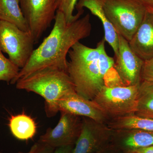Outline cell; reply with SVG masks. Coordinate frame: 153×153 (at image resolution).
Returning a JSON list of instances; mask_svg holds the SVG:
<instances>
[{"mask_svg": "<svg viewBox=\"0 0 153 153\" xmlns=\"http://www.w3.org/2000/svg\"><path fill=\"white\" fill-rule=\"evenodd\" d=\"M103 9L117 34L128 42L136 33L147 13L139 0H104Z\"/></svg>", "mask_w": 153, "mask_h": 153, "instance_id": "4", "label": "cell"}, {"mask_svg": "<svg viewBox=\"0 0 153 153\" xmlns=\"http://www.w3.org/2000/svg\"><path fill=\"white\" fill-rule=\"evenodd\" d=\"M119 139L114 146L124 153H132L141 148L153 145V132L131 130Z\"/></svg>", "mask_w": 153, "mask_h": 153, "instance_id": "14", "label": "cell"}, {"mask_svg": "<svg viewBox=\"0 0 153 153\" xmlns=\"http://www.w3.org/2000/svg\"><path fill=\"white\" fill-rule=\"evenodd\" d=\"M119 36V52L114 69L125 86L139 85L144 61L132 50L128 41Z\"/></svg>", "mask_w": 153, "mask_h": 153, "instance_id": "9", "label": "cell"}, {"mask_svg": "<svg viewBox=\"0 0 153 153\" xmlns=\"http://www.w3.org/2000/svg\"><path fill=\"white\" fill-rule=\"evenodd\" d=\"M20 70L19 67L4 55L0 49V81H5L10 84L16 77Z\"/></svg>", "mask_w": 153, "mask_h": 153, "instance_id": "19", "label": "cell"}, {"mask_svg": "<svg viewBox=\"0 0 153 153\" xmlns=\"http://www.w3.org/2000/svg\"><path fill=\"white\" fill-rule=\"evenodd\" d=\"M134 114L153 119V82L143 81L140 84Z\"/></svg>", "mask_w": 153, "mask_h": 153, "instance_id": "18", "label": "cell"}, {"mask_svg": "<svg viewBox=\"0 0 153 153\" xmlns=\"http://www.w3.org/2000/svg\"><path fill=\"white\" fill-rule=\"evenodd\" d=\"M57 0H20V7L35 44L55 20Z\"/></svg>", "mask_w": 153, "mask_h": 153, "instance_id": "7", "label": "cell"}, {"mask_svg": "<svg viewBox=\"0 0 153 153\" xmlns=\"http://www.w3.org/2000/svg\"><path fill=\"white\" fill-rule=\"evenodd\" d=\"M110 129L118 131L142 130L153 132V119L137 116L134 114L115 118L108 126Z\"/></svg>", "mask_w": 153, "mask_h": 153, "instance_id": "17", "label": "cell"}, {"mask_svg": "<svg viewBox=\"0 0 153 153\" xmlns=\"http://www.w3.org/2000/svg\"><path fill=\"white\" fill-rule=\"evenodd\" d=\"M59 111H64L79 117L90 119L103 124L108 117L92 100L84 98L76 91L68 93L57 102Z\"/></svg>", "mask_w": 153, "mask_h": 153, "instance_id": "11", "label": "cell"}, {"mask_svg": "<svg viewBox=\"0 0 153 153\" xmlns=\"http://www.w3.org/2000/svg\"><path fill=\"white\" fill-rule=\"evenodd\" d=\"M141 78L142 81L153 82V57L144 62Z\"/></svg>", "mask_w": 153, "mask_h": 153, "instance_id": "21", "label": "cell"}, {"mask_svg": "<svg viewBox=\"0 0 153 153\" xmlns=\"http://www.w3.org/2000/svg\"><path fill=\"white\" fill-rule=\"evenodd\" d=\"M139 85L104 86L92 100L108 117L115 118L134 114Z\"/></svg>", "mask_w": 153, "mask_h": 153, "instance_id": "6", "label": "cell"}, {"mask_svg": "<svg viewBox=\"0 0 153 153\" xmlns=\"http://www.w3.org/2000/svg\"><path fill=\"white\" fill-rule=\"evenodd\" d=\"M111 136L108 127L83 117L81 131L72 153L97 152L108 145Z\"/></svg>", "mask_w": 153, "mask_h": 153, "instance_id": "10", "label": "cell"}, {"mask_svg": "<svg viewBox=\"0 0 153 153\" xmlns=\"http://www.w3.org/2000/svg\"><path fill=\"white\" fill-rule=\"evenodd\" d=\"M132 153H153V145L147 147L138 149L134 151Z\"/></svg>", "mask_w": 153, "mask_h": 153, "instance_id": "26", "label": "cell"}, {"mask_svg": "<svg viewBox=\"0 0 153 153\" xmlns=\"http://www.w3.org/2000/svg\"><path fill=\"white\" fill-rule=\"evenodd\" d=\"M55 23L51 32L33 54L16 77L11 82L16 84L19 79L35 71L53 67L67 71V55L71 47L80 40L90 36L91 23L89 14L68 23L63 13L56 11Z\"/></svg>", "mask_w": 153, "mask_h": 153, "instance_id": "1", "label": "cell"}, {"mask_svg": "<svg viewBox=\"0 0 153 153\" xmlns=\"http://www.w3.org/2000/svg\"><path fill=\"white\" fill-rule=\"evenodd\" d=\"M108 145L101 150L95 153H124L122 152L116 148L114 146H113L112 148Z\"/></svg>", "mask_w": 153, "mask_h": 153, "instance_id": "25", "label": "cell"}, {"mask_svg": "<svg viewBox=\"0 0 153 153\" xmlns=\"http://www.w3.org/2000/svg\"><path fill=\"white\" fill-rule=\"evenodd\" d=\"M8 125L13 136L20 140L32 139L37 132V124L34 119L24 112L11 116Z\"/></svg>", "mask_w": 153, "mask_h": 153, "instance_id": "15", "label": "cell"}, {"mask_svg": "<svg viewBox=\"0 0 153 153\" xmlns=\"http://www.w3.org/2000/svg\"><path fill=\"white\" fill-rule=\"evenodd\" d=\"M148 13L153 14V0H139Z\"/></svg>", "mask_w": 153, "mask_h": 153, "instance_id": "24", "label": "cell"}, {"mask_svg": "<svg viewBox=\"0 0 153 153\" xmlns=\"http://www.w3.org/2000/svg\"><path fill=\"white\" fill-rule=\"evenodd\" d=\"M35 44L30 31H23L14 24L0 21V49L20 69L33 54Z\"/></svg>", "mask_w": 153, "mask_h": 153, "instance_id": "5", "label": "cell"}, {"mask_svg": "<svg viewBox=\"0 0 153 153\" xmlns=\"http://www.w3.org/2000/svg\"><path fill=\"white\" fill-rule=\"evenodd\" d=\"M60 120L54 128H49L39 138L38 141L56 148L74 145L79 136L82 125L80 117L60 111Z\"/></svg>", "mask_w": 153, "mask_h": 153, "instance_id": "8", "label": "cell"}, {"mask_svg": "<svg viewBox=\"0 0 153 153\" xmlns=\"http://www.w3.org/2000/svg\"><path fill=\"white\" fill-rule=\"evenodd\" d=\"M55 150L54 148L38 141L32 146L27 152H19V153H53Z\"/></svg>", "mask_w": 153, "mask_h": 153, "instance_id": "22", "label": "cell"}, {"mask_svg": "<svg viewBox=\"0 0 153 153\" xmlns=\"http://www.w3.org/2000/svg\"><path fill=\"white\" fill-rule=\"evenodd\" d=\"M78 1V0H57V11L63 13L68 23L79 19L84 13V10L77 11V13L74 15V11Z\"/></svg>", "mask_w": 153, "mask_h": 153, "instance_id": "20", "label": "cell"}, {"mask_svg": "<svg viewBox=\"0 0 153 153\" xmlns=\"http://www.w3.org/2000/svg\"><path fill=\"white\" fill-rule=\"evenodd\" d=\"M105 42L103 38L96 48H92L79 41L68 52L67 72L75 91L90 100L105 86V76L114 67L115 60L107 53Z\"/></svg>", "mask_w": 153, "mask_h": 153, "instance_id": "2", "label": "cell"}, {"mask_svg": "<svg viewBox=\"0 0 153 153\" xmlns=\"http://www.w3.org/2000/svg\"><path fill=\"white\" fill-rule=\"evenodd\" d=\"M0 21L14 24L23 31H30L20 7V0H0Z\"/></svg>", "mask_w": 153, "mask_h": 153, "instance_id": "16", "label": "cell"}, {"mask_svg": "<svg viewBox=\"0 0 153 153\" xmlns=\"http://www.w3.org/2000/svg\"><path fill=\"white\" fill-rule=\"evenodd\" d=\"M128 43L132 50L144 61L153 57V14L147 12Z\"/></svg>", "mask_w": 153, "mask_h": 153, "instance_id": "12", "label": "cell"}, {"mask_svg": "<svg viewBox=\"0 0 153 153\" xmlns=\"http://www.w3.org/2000/svg\"><path fill=\"white\" fill-rule=\"evenodd\" d=\"M104 0H78L75 8L77 11L88 9L91 14L101 21L104 31V38L110 45L114 53L115 57H117L119 52V36L111 23L107 17L103 9Z\"/></svg>", "mask_w": 153, "mask_h": 153, "instance_id": "13", "label": "cell"}, {"mask_svg": "<svg viewBox=\"0 0 153 153\" xmlns=\"http://www.w3.org/2000/svg\"><path fill=\"white\" fill-rule=\"evenodd\" d=\"M16 88L39 94L45 100L47 117H53L59 111L57 102L64 95L75 91L67 71L49 67L38 70L20 79Z\"/></svg>", "mask_w": 153, "mask_h": 153, "instance_id": "3", "label": "cell"}, {"mask_svg": "<svg viewBox=\"0 0 153 153\" xmlns=\"http://www.w3.org/2000/svg\"><path fill=\"white\" fill-rule=\"evenodd\" d=\"M74 145L63 146L56 148L53 153H72Z\"/></svg>", "mask_w": 153, "mask_h": 153, "instance_id": "23", "label": "cell"}]
</instances>
